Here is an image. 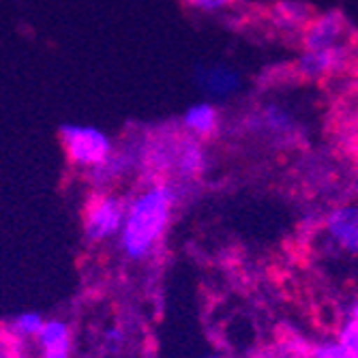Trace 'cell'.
I'll return each instance as SVG.
<instances>
[{
  "label": "cell",
  "mask_w": 358,
  "mask_h": 358,
  "mask_svg": "<svg viewBox=\"0 0 358 358\" xmlns=\"http://www.w3.org/2000/svg\"><path fill=\"white\" fill-rule=\"evenodd\" d=\"M202 358H223L221 354H208V356H202Z\"/></svg>",
  "instance_id": "cell-19"
},
{
  "label": "cell",
  "mask_w": 358,
  "mask_h": 358,
  "mask_svg": "<svg viewBox=\"0 0 358 358\" xmlns=\"http://www.w3.org/2000/svg\"><path fill=\"white\" fill-rule=\"evenodd\" d=\"M341 320H358V294L350 296L343 305H341Z\"/></svg>",
  "instance_id": "cell-18"
},
{
  "label": "cell",
  "mask_w": 358,
  "mask_h": 358,
  "mask_svg": "<svg viewBox=\"0 0 358 358\" xmlns=\"http://www.w3.org/2000/svg\"><path fill=\"white\" fill-rule=\"evenodd\" d=\"M243 124L253 138H262L273 144L289 146L305 138V127L287 106L279 101H266L255 106L245 118Z\"/></svg>",
  "instance_id": "cell-4"
},
{
  "label": "cell",
  "mask_w": 358,
  "mask_h": 358,
  "mask_svg": "<svg viewBox=\"0 0 358 358\" xmlns=\"http://www.w3.org/2000/svg\"><path fill=\"white\" fill-rule=\"evenodd\" d=\"M322 238L329 251L358 259V202L339 204L324 215Z\"/></svg>",
  "instance_id": "cell-5"
},
{
  "label": "cell",
  "mask_w": 358,
  "mask_h": 358,
  "mask_svg": "<svg viewBox=\"0 0 358 358\" xmlns=\"http://www.w3.org/2000/svg\"><path fill=\"white\" fill-rule=\"evenodd\" d=\"M35 343H37L39 358H71L73 354L71 324L62 317H48Z\"/></svg>",
  "instance_id": "cell-10"
},
{
  "label": "cell",
  "mask_w": 358,
  "mask_h": 358,
  "mask_svg": "<svg viewBox=\"0 0 358 358\" xmlns=\"http://www.w3.org/2000/svg\"><path fill=\"white\" fill-rule=\"evenodd\" d=\"M178 124L189 136L208 142L221 131L223 116L215 101L202 99V101H195L189 108H185V112L178 118Z\"/></svg>",
  "instance_id": "cell-9"
},
{
  "label": "cell",
  "mask_w": 358,
  "mask_h": 358,
  "mask_svg": "<svg viewBox=\"0 0 358 358\" xmlns=\"http://www.w3.org/2000/svg\"><path fill=\"white\" fill-rule=\"evenodd\" d=\"M195 84L208 101H227L243 88V76L230 64L210 62L195 69Z\"/></svg>",
  "instance_id": "cell-8"
},
{
  "label": "cell",
  "mask_w": 358,
  "mask_h": 358,
  "mask_svg": "<svg viewBox=\"0 0 358 358\" xmlns=\"http://www.w3.org/2000/svg\"><path fill=\"white\" fill-rule=\"evenodd\" d=\"M58 140L67 161L82 172L99 168L116 150V142L108 131H103L101 127L84 124V122L60 124Z\"/></svg>",
  "instance_id": "cell-2"
},
{
  "label": "cell",
  "mask_w": 358,
  "mask_h": 358,
  "mask_svg": "<svg viewBox=\"0 0 358 358\" xmlns=\"http://www.w3.org/2000/svg\"><path fill=\"white\" fill-rule=\"evenodd\" d=\"M182 187L185 182L152 178L129 195L127 219L116 241L124 259L142 264L157 255L182 200Z\"/></svg>",
  "instance_id": "cell-1"
},
{
  "label": "cell",
  "mask_w": 358,
  "mask_h": 358,
  "mask_svg": "<svg viewBox=\"0 0 358 358\" xmlns=\"http://www.w3.org/2000/svg\"><path fill=\"white\" fill-rule=\"evenodd\" d=\"M45 324V317L37 311H22L7 320V335L13 337L15 343H26L30 339H37Z\"/></svg>",
  "instance_id": "cell-12"
},
{
  "label": "cell",
  "mask_w": 358,
  "mask_h": 358,
  "mask_svg": "<svg viewBox=\"0 0 358 358\" xmlns=\"http://www.w3.org/2000/svg\"><path fill=\"white\" fill-rule=\"evenodd\" d=\"M129 343V337H127V331L120 327V324H110V327H106L101 331V350L110 356H118Z\"/></svg>",
  "instance_id": "cell-13"
},
{
  "label": "cell",
  "mask_w": 358,
  "mask_h": 358,
  "mask_svg": "<svg viewBox=\"0 0 358 358\" xmlns=\"http://www.w3.org/2000/svg\"><path fill=\"white\" fill-rule=\"evenodd\" d=\"M129 198L116 191H94L82 213V232L92 245L118 241L127 219Z\"/></svg>",
  "instance_id": "cell-3"
},
{
  "label": "cell",
  "mask_w": 358,
  "mask_h": 358,
  "mask_svg": "<svg viewBox=\"0 0 358 358\" xmlns=\"http://www.w3.org/2000/svg\"><path fill=\"white\" fill-rule=\"evenodd\" d=\"M182 3L189 9L204 13V15H221V13L232 11L238 5V0H182Z\"/></svg>",
  "instance_id": "cell-15"
},
{
  "label": "cell",
  "mask_w": 358,
  "mask_h": 358,
  "mask_svg": "<svg viewBox=\"0 0 358 358\" xmlns=\"http://www.w3.org/2000/svg\"><path fill=\"white\" fill-rule=\"evenodd\" d=\"M335 339L358 358V320H341Z\"/></svg>",
  "instance_id": "cell-17"
},
{
  "label": "cell",
  "mask_w": 358,
  "mask_h": 358,
  "mask_svg": "<svg viewBox=\"0 0 358 358\" xmlns=\"http://www.w3.org/2000/svg\"><path fill=\"white\" fill-rule=\"evenodd\" d=\"M268 20L279 32L303 35V30L313 20V11L303 0H277L268 9Z\"/></svg>",
  "instance_id": "cell-11"
},
{
  "label": "cell",
  "mask_w": 358,
  "mask_h": 358,
  "mask_svg": "<svg viewBox=\"0 0 358 358\" xmlns=\"http://www.w3.org/2000/svg\"><path fill=\"white\" fill-rule=\"evenodd\" d=\"M352 62V45L343 43L327 50H303L294 62V71L299 78L317 82L343 73Z\"/></svg>",
  "instance_id": "cell-6"
},
{
  "label": "cell",
  "mask_w": 358,
  "mask_h": 358,
  "mask_svg": "<svg viewBox=\"0 0 358 358\" xmlns=\"http://www.w3.org/2000/svg\"><path fill=\"white\" fill-rule=\"evenodd\" d=\"M309 352H311V345L307 348L301 339H289L279 348L262 352L257 358H309Z\"/></svg>",
  "instance_id": "cell-14"
},
{
  "label": "cell",
  "mask_w": 358,
  "mask_h": 358,
  "mask_svg": "<svg viewBox=\"0 0 358 358\" xmlns=\"http://www.w3.org/2000/svg\"><path fill=\"white\" fill-rule=\"evenodd\" d=\"M303 50H327L350 43V24L339 9H329L313 15L301 35Z\"/></svg>",
  "instance_id": "cell-7"
},
{
  "label": "cell",
  "mask_w": 358,
  "mask_h": 358,
  "mask_svg": "<svg viewBox=\"0 0 358 358\" xmlns=\"http://www.w3.org/2000/svg\"><path fill=\"white\" fill-rule=\"evenodd\" d=\"M309 358H356L337 339H322L311 345Z\"/></svg>",
  "instance_id": "cell-16"
}]
</instances>
